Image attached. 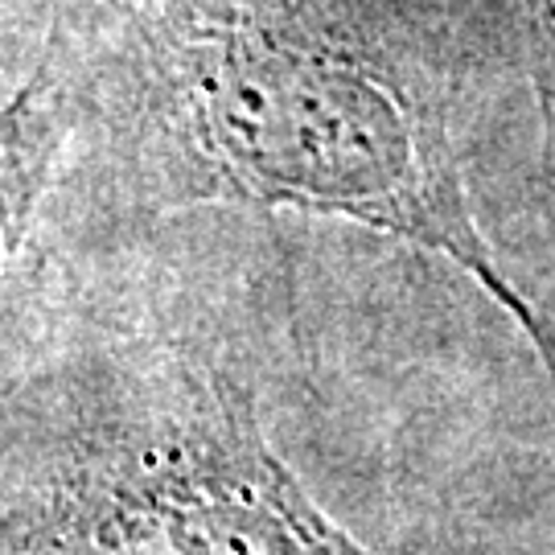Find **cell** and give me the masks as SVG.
<instances>
[{"label":"cell","mask_w":555,"mask_h":555,"mask_svg":"<svg viewBox=\"0 0 555 555\" xmlns=\"http://www.w3.org/2000/svg\"><path fill=\"white\" fill-rule=\"evenodd\" d=\"M41 62L70 103L107 95L165 202L358 222L449 259L555 387V318L481 231L437 75L378 0H116L100 46L54 25Z\"/></svg>","instance_id":"1"},{"label":"cell","mask_w":555,"mask_h":555,"mask_svg":"<svg viewBox=\"0 0 555 555\" xmlns=\"http://www.w3.org/2000/svg\"><path fill=\"white\" fill-rule=\"evenodd\" d=\"M0 555H378L206 346L100 334L9 362Z\"/></svg>","instance_id":"2"},{"label":"cell","mask_w":555,"mask_h":555,"mask_svg":"<svg viewBox=\"0 0 555 555\" xmlns=\"http://www.w3.org/2000/svg\"><path fill=\"white\" fill-rule=\"evenodd\" d=\"M518 17H522L539 119H543V173H547V206L555 222V0H518Z\"/></svg>","instance_id":"3"}]
</instances>
